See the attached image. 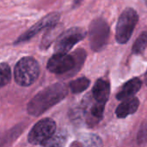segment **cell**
Returning a JSON list of instances; mask_svg holds the SVG:
<instances>
[{"instance_id": "cell-17", "label": "cell", "mask_w": 147, "mask_h": 147, "mask_svg": "<svg viewBox=\"0 0 147 147\" xmlns=\"http://www.w3.org/2000/svg\"><path fill=\"white\" fill-rule=\"evenodd\" d=\"M47 32L46 33V34L44 35L43 39H42V43L41 46L43 47H47L50 46V44L53 42V39L55 38V36L57 34H59V28L58 26V23L49 28H47Z\"/></svg>"}, {"instance_id": "cell-16", "label": "cell", "mask_w": 147, "mask_h": 147, "mask_svg": "<svg viewBox=\"0 0 147 147\" xmlns=\"http://www.w3.org/2000/svg\"><path fill=\"white\" fill-rule=\"evenodd\" d=\"M147 46V32H143L136 40L133 45V53L134 54H140L144 52Z\"/></svg>"}, {"instance_id": "cell-14", "label": "cell", "mask_w": 147, "mask_h": 147, "mask_svg": "<svg viewBox=\"0 0 147 147\" xmlns=\"http://www.w3.org/2000/svg\"><path fill=\"white\" fill-rule=\"evenodd\" d=\"M90 84V80L85 77H82L71 81L69 84V88L73 94H79L87 90Z\"/></svg>"}, {"instance_id": "cell-6", "label": "cell", "mask_w": 147, "mask_h": 147, "mask_svg": "<svg viewBox=\"0 0 147 147\" xmlns=\"http://www.w3.org/2000/svg\"><path fill=\"white\" fill-rule=\"evenodd\" d=\"M56 133V123L51 118L39 121L29 131L28 140L31 145L41 146Z\"/></svg>"}, {"instance_id": "cell-19", "label": "cell", "mask_w": 147, "mask_h": 147, "mask_svg": "<svg viewBox=\"0 0 147 147\" xmlns=\"http://www.w3.org/2000/svg\"><path fill=\"white\" fill-rule=\"evenodd\" d=\"M85 147H102V141L96 134H89L84 140Z\"/></svg>"}, {"instance_id": "cell-2", "label": "cell", "mask_w": 147, "mask_h": 147, "mask_svg": "<svg viewBox=\"0 0 147 147\" xmlns=\"http://www.w3.org/2000/svg\"><path fill=\"white\" fill-rule=\"evenodd\" d=\"M86 59V52L84 49L76 50L71 55L56 53L48 60L47 68L54 74H76L83 66Z\"/></svg>"}, {"instance_id": "cell-7", "label": "cell", "mask_w": 147, "mask_h": 147, "mask_svg": "<svg viewBox=\"0 0 147 147\" xmlns=\"http://www.w3.org/2000/svg\"><path fill=\"white\" fill-rule=\"evenodd\" d=\"M86 36V31L78 27L71 28L61 33L55 44V52L66 53L77 43L84 40Z\"/></svg>"}, {"instance_id": "cell-11", "label": "cell", "mask_w": 147, "mask_h": 147, "mask_svg": "<svg viewBox=\"0 0 147 147\" xmlns=\"http://www.w3.org/2000/svg\"><path fill=\"white\" fill-rule=\"evenodd\" d=\"M140 107V100L134 96L122 101L115 109V115L120 119L127 118V116L134 115Z\"/></svg>"}, {"instance_id": "cell-3", "label": "cell", "mask_w": 147, "mask_h": 147, "mask_svg": "<svg viewBox=\"0 0 147 147\" xmlns=\"http://www.w3.org/2000/svg\"><path fill=\"white\" fill-rule=\"evenodd\" d=\"M40 65L32 57H24L16 65L14 78L16 83L22 87L32 85L39 78Z\"/></svg>"}, {"instance_id": "cell-5", "label": "cell", "mask_w": 147, "mask_h": 147, "mask_svg": "<svg viewBox=\"0 0 147 147\" xmlns=\"http://www.w3.org/2000/svg\"><path fill=\"white\" fill-rule=\"evenodd\" d=\"M89 42L90 48L95 52L102 51L108 44L109 26L103 18L94 19L89 26Z\"/></svg>"}, {"instance_id": "cell-13", "label": "cell", "mask_w": 147, "mask_h": 147, "mask_svg": "<svg viewBox=\"0 0 147 147\" xmlns=\"http://www.w3.org/2000/svg\"><path fill=\"white\" fill-rule=\"evenodd\" d=\"M68 140L67 133L64 130H59L55 133L49 140H47L41 147H65Z\"/></svg>"}, {"instance_id": "cell-4", "label": "cell", "mask_w": 147, "mask_h": 147, "mask_svg": "<svg viewBox=\"0 0 147 147\" xmlns=\"http://www.w3.org/2000/svg\"><path fill=\"white\" fill-rule=\"evenodd\" d=\"M139 22V15L133 8L125 9L121 14L115 29V39L120 44H126L131 38Z\"/></svg>"}, {"instance_id": "cell-20", "label": "cell", "mask_w": 147, "mask_h": 147, "mask_svg": "<svg viewBox=\"0 0 147 147\" xmlns=\"http://www.w3.org/2000/svg\"><path fill=\"white\" fill-rule=\"evenodd\" d=\"M83 0H74V3H73V5L76 6V5H78Z\"/></svg>"}, {"instance_id": "cell-21", "label": "cell", "mask_w": 147, "mask_h": 147, "mask_svg": "<svg viewBox=\"0 0 147 147\" xmlns=\"http://www.w3.org/2000/svg\"><path fill=\"white\" fill-rule=\"evenodd\" d=\"M146 84H147V71H146Z\"/></svg>"}, {"instance_id": "cell-22", "label": "cell", "mask_w": 147, "mask_h": 147, "mask_svg": "<svg viewBox=\"0 0 147 147\" xmlns=\"http://www.w3.org/2000/svg\"><path fill=\"white\" fill-rule=\"evenodd\" d=\"M145 2H146V4L147 5V0H145Z\"/></svg>"}, {"instance_id": "cell-10", "label": "cell", "mask_w": 147, "mask_h": 147, "mask_svg": "<svg viewBox=\"0 0 147 147\" xmlns=\"http://www.w3.org/2000/svg\"><path fill=\"white\" fill-rule=\"evenodd\" d=\"M110 95V84L108 80L98 79L92 89V96L96 102L106 104Z\"/></svg>"}, {"instance_id": "cell-12", "label": "cell", "mask_w": 147, "mask_h": 147, "mask_svg": "<svg viewBox=\"0 0 147 147\" xmlns=\"http://www.w3.org/2000/svg\"><path fill=\"white\" fill-rule=\"evenodd\" d=\"M24 126L18 125L0 134V147H7L12 144L23 132Z\"/></svg>"}, {"instance_id": "cell-9", "label": "cell", "mask_w": 147, "mask_h": 147, "mask_svg": "<svg viewBox=\"0 0 147 147\" xmlns=\"http://www.w3.org/2000/svg\"><path fill=\"white\" fill-rule=\"evenodd\" d=\"M142 81L139 78H134L127 82H126L118 93L116 94V98L119 101H124L126 99L134 97L135 94L141 89Z\"/></svg>"}, {"instance_id": "cell-8", "label": "cell", "mask_w": 147, "mask_h": 147, "mask_svg": "<svg viewBox=\"0 0 147 147\" xmlns=\"http://www.w3.org/2000/svg\"><path fill=\"white\" fill-rule=\"evenodd\" d=\"M59 17H60L59 14V13H56V12L50 13V14L47 15L46 16H44L43 18H41L38 22H36L34 26H32L31 28H29L27 32H25L23 34H22L16 40V43L26 41V40H29L30 38H32L33 36L36 35L42 29H44V28H49L56 25L59 22Z\"/></svg>"}, {"instance_id": "cell-18", "label": "cell", "mask_w": 147, "mask_h": 147, "mask_svg": "<svg viewBox=\"0 0 147 147\" xmlns=\"http://www.w3.org/2000/svg\"><path fill=\"white\" fill-rule=\"evenodd\" d=\"M137 141L140 146H144L147 143V120L144 121L140 127L137 134Z\"/></svg>"}, {"instance_id": "cell-15", "label": "cell", "mask_w": 147, "mask_h": 147, "mask_svg": "<svg viewBox=\"0 0 147 147\" xmlns=\"http://www.w3.org/2000/svg\"><path fill=\"white\" fill-rule=\"evenodd\" d=\"M11 80V70L9 65L0 63V88L7 85Z\"/></svg>"}, {"instance_id": "cell-1", "label": "cell", "mask_w": 147, "mask_h": 147, "mask_svg": "<svg viewBox=\"0 0 147 147\" xmlns=\"http://www.w3.org/2000/svg\"><path fill=\"white\" fill-rule=\"evenodd\" d=\"M68 94L65 84L57 83L38 92L28 103L27 111L34 117H39L46 111L63 101Z\"/></svg>"}]
</instances>
